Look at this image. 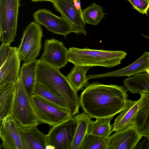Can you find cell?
<instances>
[{"instance_id": "4316f807", "label": "cell", "mask_w": 149, "mask_h": 149, "mask_svg": "<svg viewBox=\"0 0 149 149\" xmlns=\"http://www.w3.org/2000/svg\"><path fill=\"white\" fill-rule=\"evenodd\" d=\"M107 138L87 134L80 149H107Z\"/></svg>"}, {"instance_id": "5bb4252c", "label": "cell", "mask_w": 149, "mask_h": 149, "mask_svg": "<svg viewBox=\"0 0 149 149\" xmlns=\"http://www.w3.org/2000/svg\"><path fill=\"white\" fill-rule=\"evenodd\" d=\"M149 66V52H146L135 61L129 65L118 70L100 74H90L88 80L106 77H130L137 74L146 72Z\"/></svg>"}, {"instance_id": "52a82bcc", "label": "cell", "mask_w": 149, "mask_h": 149, "mask_svg": "<svg viewBox=\"0 0 149 149\" xmlns=\"http://www.w3.org/2000/svg\"><path fill=\"white\" fill-rule=\"evenodd\" d=\"M43 36L41 26L35 22H31L26 28L17 47L19 56L24 62L36 59L39 55Z\"/></svg>"}, {"instance_id": "1f68e13d", "label": "cell", "mask_w": 149, "mask_h": 149, "mask_svg": "<svg viewBox=\"0 0 149 149\" xmlns=\"http://www.w3.org/2000/svg\"><path fill=\"white\" fill-rule=\"evenodd\" d=\"M148 139H149V138H148Z\"/></svg>"}, {"instance_id": "7c38bea8", "label": "cell", "mask_w": 149, "mask_h": 149, "mask_svg": "<svg viewBox=\"0 0 149 149\" xmlns=\"http://www.w3.org/2000/svg\"><path fill=\"white\" fill-rule=\"evenodd\" d=\"M1 146L5 149H23L20 135L19 125L11 115L0 120Z\"/></svg>"}, {"instance_id": "83f0119b", "label": "cell", "mask_w": 149, "mask_h": 149, "mask_svg": "<svg viewBox=\"0 0 149 149\" xmlns=\"http://www.w3.org/2000/svg\"><path fill=\"white\" fill-rule=\"evenodd\" d=\"M133 8L142 14H148L149 9V1L146 0H127Z\"/></svg>"}, {"instance_id": "7a4b0ae2", "label": "cell", "mask_w": 149, "mask_h": 149, "mask_svg": "<svg viewBox=\"0 0 149 149\" xmlns=\"http://www.w3.org/2000/svg\"><path fill=\"white\" fill-rule=\"evenodd\" d=\"M37 80L51 87L61 95L66 103L73 117L79 113V97L77 92L59 69L40 61L37 69Z\"/></svg>"}, {"instance_id": "277c9868", "label": "cell", "mask_w": 149, "mask_h": 149, "mask_svg": "<svg viewBox=\"0 0 149 149\" xmlns=\"http://www.w3.org/2000/svg\"><path fill=\"white\" fill-rule=\"evenodd\" d=\"M30 99L41 123L53 127L73 117L70 111L38 95L33 94Z\"/></svg>"}, {"instance_id": "5b68a950", "label": "cell", "mask_w": 149, "mask_h": 149, "mask_svg": "<svg viewBox=\"0 0 149 149\" xmlns=\"http://www.w3.org/2000/svg\"><path fill=\"white\" fill-rule=\"evenodd\" d=\"M15 84L16 95L12 115L21 126L38 125L41 123L36 114L30 96L20 76Z\"/></svg>"}, {"instance_id": "7402d4cb", "label": "cell", "mask_w": 149, "mask_h": 149, "mask_svg": "<svg viewBox=\"0 0 149 149\" xmlns=\"http://www.w3.org/2000/svg\"><path fill=\"white\" fill-rule=\"evenodd\" d=\"M73 117L77 121V125L70 149H80L87 134L91 118L84 112L77 114Z\"/></svg>"}, {"instance_id": "e0dca14e", "label": "cell", "mask_w": 149, "mask_h": 149, "mask_svg": "<svg viewBox=\"0 0 149 149\" xmlns=\"http://www.w3.org/2000/svg\"><path fill=\"white\" fill-rule=\"evenodd\" d=\"M141 99L133 101L128 99L126 108L116 118L113 125V131H118L134 125Z\"/></svg>"}, {"instance_id": "f546056e", "label": "cell", "mask_w": 149, "mask_h": 149, "mask_svg": "<svg viewBox=\"0 0 149 149\" xmlns=\"http://www.w3.org/2000/svg\"><path fill=\"white\" fill-rule=\"evenodd\" d=\"M33 2H40L42 1H49L52 2L54 0H31Z\"/></svg>"}, {"instance_id": "f1b7e54d", "label": "cell", "mask_w": 149, "mask_h": 149, "mask_svg": "<svg viewBox=\"0 0 149 149\" xmlns=\"http://www.w3.org/2000/svg\"><path fill=\"white\" fill-rule=\"evenodd\" d=\"M10 45L2 43L0 47V67L8 58L12 49Z\"/></svg>"}, {"instance_id": "4fadbf2b", "label": "cell", "mask_w": 149, "mask_h": 149, "mask_svg": "<svg viewBox=\"0 0 149 149\" xmlns=\"http://www.w3.org/2000/svg\"><path fill=\"white\" fill-rule=\"evenodd\" d=\"M133 125L115 131L107 138V149H134L142 137Z\"/></svg>"}, {"instance_id": "9c48e42d", "label": "cell", "mask_w": 149, "mask_h": 149, "mask_svg": "<svg viewBox=\"0 0 149 149\" xmlns=\"http://www.w3.org/2000/svg\"><path fill=\"white\" fill-rule=\"evenodd\" d=\"M77 123L73 117L52 127L46 134V149H70Z\"/></svg>"}, {"instance_id": "cb8c5ba5", "label": "cell", "mask_w": 149, "mask_h": 149, "mask_svg": "<svg viewBox=\"0 0 149 149\" xmlns=\"http://www.w3.org/2000/svg\"><path fill=\"white\" fill-rule=\"evenodd\" d=\"M33 94L40 96L70 111L66 103L61 95L53 88L42 82L37 81Z\"/></svg>"}, {"instance_id": "d4e9b609", "label": "cell", "mask_w": 149, "mask_h": 149, "mask_svg": "<svg viewBox=\"0 0 149 149\" xmlns=\"http://www.w3.org/2000/svg\"><path fill=\"white\" fill-rule=\"evenodd\" d=\"M96 119L95 121H91L87 134L108 138L113 132V128L111 125V119L105 118Z\"/></svg>"}, {"instance_id": "ba28073f", "label": "cell", "mask_w": 149, "mask_h": 149, "mask_svg": "<svg viewBox=\"0 0 149 149\" xmlns=\"http://www.w3.org/2000/svg\"><path fill=\"white\" fill-rule=\"evenodd\" d=\"M54 7L70 25L73 32L86 35L80 0H54Z\"/></svg>"}, {"instance_id": "9a60e30c", "label": "cell", "mask_w": 149, "mask_h": 149, "mask_svg": "<svg viewBox=\"0 0 149 149\" xmlns=\"http://www.w3.org/2000/svg\"><path fill=\"white\" fill-rule=\"evenodd\" d=\"M37 126L19 125V130L23 149H46V134L41 132Z\"/></svg>"}, {"instance_id": "6da1fadb", "label": "cell", "mask_w": 149, "mask_h": 149, "mask_svg": "<svg viewBox=\"0 0 149 149\" xmlns=\"http://www.w3.org/2000/svg\"><path fill=\"white\" fill-rule=\"evenodd\" d=\"M127 91L124 86L114 84H88L79 97L80 106L91 118L111 120L126 108Z\"/></svg>"}, {"instance_id": "d6986e66", "label": "cell", "mask_w": 149, "mask_h": 149, "mask_svg": "<svg viewBox=\"0 0 149 149\" xmlns=\"http://www.w3.org/2000/svg\"><path fill=\"white\" fill-rule=\"evenodd\" d=\"M16 91L15 83H8L0 86V120L12 115Z\"/></svg>"}, {"instance_id": "8992f818", "label": "cell", "mask_w": 149, "mask_h": 149, "mask_svg": "<svg viewBox=\"0 0 149 149\" xmlns=\"http://www.w3.org/2000/svg\"><path fill=\"white\" fill-rule=\"evenodd\" d=\"M20 0H0V40L10 45L16 35Z\"/></svg>"}, {"instance_id": "2e32d148", "label": "cell", "mask_w": 149, "mask_h": 149, "mask_svg": "<svg viewBox=\"0 0 149 149\" xmlns=\"http://www.w3.org/2000/svg\"><path fill=\"white\" fill-rule=\"evenodd\" d=\"M21 60L17 47H12L8 58L0 67V86L8 83L16 84L19 78Z\"/></svg>"}, {"instance_id": "8fae6325", "label": "cell", "mask_w": 149, "mask_h": 149, "mask_svg": "<svg viewBox=\"0 0 149 149\" xmlns=\"http://www.w3.org/2000/svg\"><path fill=\"white\" fill-rule=\"evenodd\" d=\"M33 16L35 22L44 26L53 33L65 37L73 32L72 27L63 18L55 15L49 10L45 8L39 9Z\"/></svg>"}, {"instance_id": "d6a6232c", "label": "cell", "mask_w": 149, "mask_h": 149, "mask_svg": "<svg viewBox=\"0 0 149 149\" xmlns=\"http://www.w3.org/2000/svg\"><path fill=\"white\" fill-rule=\"evenodd\" d=\"M148 0V1H149V0Z\"/></svg>"}, {"instance_id": "ffe728a7", "label": "cell", "mask_w": 149, "mask_h": 149, "mask_svg": "<svg viewBox=\"0 0 149 149\" xmlns=\"http://www.w3.org/2000/svg\"><path fill=\"white\" fill-rule=\"evenodd\" d=\"M39 60H34L24 62L20 69V76L24 86L31 96L33 94L37 81V73Z\"/></svg>"}, {"instance_id": "ac0fdd59", "label": "cell", "mask_w": 149, "mask_h": 149, "mask_svg": "<svg viewBox=\"0 0 149 149\" xmlns=\"http://www.w3.org/2000/svg\"><path fill=\"white\" fill-rule=\"evenodd\" d=\"M141 99L134 125L140 134L149 138V93L140 94Z\"/></svg>"}, {"instance_id": "603a6c76", "label": "cell", "mask_w": 149, "mask_h": 149, "mask_svg": "<svg viewBox=\"0 0 149 149\" xmlns=\"http://www.w3.org/2000/svg\"><path fill=\"white\" fill-rule=\"evenodd\" d=\"M91 68L74 65L66 76L70 85L77 92L88 84V79L86 74Z\"/></svg>"}, {"instance_id": "484cf974", "label": "cell", "mask_w": 149, "mask_h": 149, "mask_svg": "<svg viewBox=\"0 0 149 149\" xmlns=\"http://www.w3.org/2000/svg\"><path fill=\"white\" fill-rule=\"evenodd\" d=\"M86 24L97 25L106 14L101 6L94 2L83 10Z\"/></svg>"}, {"instance_id": "30bf717a", "label": "cell", "mask_w": 149, "mask_h": 149, "mask_svg": "<svg viewBox=\"0 0 149 149\" xmlns=\"http://www.w3.org/2000/svg\"><path fill=\"white\" fill-rule=\"evenodd\" d=\"M68 50L61 41L54 38L46 39L43 53L39 60L59 69L68 62Z\"/></svg>"}, {"instance_id": "4dcf8cb0", "label": "cell", "mask_w": 149, "mask_h": 149, "mask_svg": "<svg viewBox=\"0 0 149 149\" xmlns=\"http://www.w3.org/2000/svg\"><path fill=\"white\" fill-rule=\"evenodd\" d=\"M146 72L149 75V66L146 70Z\"/></svg>"}, {"instance_id": "3957f363", "label": "cell", "mask_w": 149, "mask_h": 149, "mask_svg": "<svg viewBox=\"0 0 149 149\" xmlns=\"http://www.w3.org/2000/svg\"><path fill=\"white\" fill-rule=\"evenodd\" d=\"M127 53L123 51L107 50L72 47L68 50V62L74 65L111 68L119 65Z\"/></svg>"}, {"instance_id": "44dd1931", "label": "cell", "mask_w": 149, "mask_h": 149, "mask_svg": "<svg viewBox=\"0 0 149 149\" xmlns=\"http://www.w3.org/2000/svg\"><path fill=\"white\" fill-rule=\"evenodd\" d=\"M123 82L127 91L131 93H149V75L146 72L126 78Z\"/></svg>"}]
</instances>
